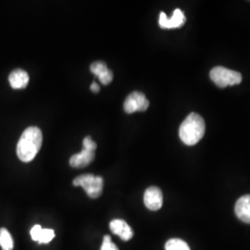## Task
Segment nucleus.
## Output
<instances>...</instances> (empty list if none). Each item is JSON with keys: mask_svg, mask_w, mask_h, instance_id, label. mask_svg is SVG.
I'll return each instance as SVG.
<instances>
[{"mask_svg": "<svg viewBox=\"0 0 250 250\" xmlns=\"http://www.w3.org/2000/svg\"><path fill=\"white\" fill-rule=\"evenodd\" d=\"M43 142L41 130L32 126L24 130L17 145V156L22 162H30L36 158Z\"/></svg>", "mask_w": 250, "mask_h": 250, "instance_id": "nucleus-1", "label": "nucleus"}, {"mask_svg": "<svg viewBox=\"0 0 250 250\" xmlns=\"http://www.w3.org/2000/svg\"><path fill=\"white\" fill-rule=\"evenodd\" d=\"M206 125L204 119L197 113H190L182 123L179 129V136L187 146H194L204 136Z\"/></svg>", "mask_w": 250, "mask_h": 250, "instance_id": "nucleus-2", "label": "nucleus"}, {"mask_svg": "<svg viewBox=\"0 0 250 250\" xmlns=\"http://www.w3.org/2000/svg\"><path fill=\"white\" fill-rule=\"evenodd\" d=\"M210 79L220 88H225L227 86H232L238 84L242 82V75L240 72L232 71L222 66L215 67L209 73Z\"/></svg>", "mask_w": 250, "mask_h": 250, "instance_id": "nucleus-3", "label": "nucleus"}, {"mask_svg": "<svg viewBox=\"0 0 250 250\" xmlns=\"http://www.w3.org/2000/svg\"><path fill=\"white\" fill-rule=\"evenodd\" d=\"M74 187H82L90 198H98L102 195L104 180L93 174H83L73 180Z\"/></svg>", "mask_w": 250, "mask_h": 250, "instance_id": "nucleus-4", "label": "nucleus"}, {"mask_svg": "<svg viewBox=\"0 0 250 250\" xmlns=\"http://www.w3.org/2000/svg\"><path fill=\"white\" fill-rule=\"evenodd\" d=\"M149 107V101L146 98L142 92L135 91L131 93L125 99L124 108L128 114H132L136 111H146Z\"/></svg>", "mask_w": 250, "mask_h": 250, "instance_id": "nucleus-5", "label": "nucleus"}, {"mask_svg": "<svg viewBox=\"0 0 250 250\" xmlns=\"http://www.w3.org/2000/svg\"><path fill=\"white\" fill-rule=\"evenodd\" d=\"M145 206L153 211L159 210L163 204V195L161 189L157 187L147 188L144 194Z\"/></svg>", "mask_w": 250, "mask_h": 250, "instance_id": "nucleus-6", "label": "nucleus"}, {"mask_svg": "<svg viewBox=\"0 0 250 250\" xmlns=\"http://www.w3.org/2000/svg\"><path fill=\"white\" fill-rule=\"evenodd\" d=\"M186 16L181 9H175L171 18H168L164 12H161L160 15L159 23L162 29H174L180 28L186 23Z\"/></svg>", "mask_w": 250, "mask_h": 250, "instance_id": "nucleus-7", "label": "nucleus"}, {"mask_svg": "<svg viewBox=\"0 0 250 250\" xmlns=\"http://www.w3.org/2000/svg\"><path fill=\"white\" fill-rule=\"evenodd\" d=\"M109 228L111 232L118 235L124 241H129L134 236L133 229L124 220L116 219L111 221L109 224Z\"/></svg>", "mask_w": 250, "mask_h": 250, "instance_id": "nucleus-8", "label": "nucleus"}, {"mask_svg": "<svg viewBox=\"0 0 250 250\" xmlns=\"http://www.w3.org/2000/svg\"><path fill=\"white\" fill-rule=\"evenodd\" d=\"M235 214L243 223L250 224V195L240 197L234 207Z\"/></svg>", "mask_w": 250, "mask_h": 250, "instance_id": "nucleus-9", "label": "nucleus"}, {"mask_svg": "<svg viewBox=\"0 0 250 250\" xmlns=\"http://www.w3.org/2000/svg\"><path fill=\"white\" fill-rule=\"evenodd\" d=\"M95 159V151L82 149L78 154L73 155L70 159V165L73 168H84L91 164Z\"/></svg>", "mask_w": 250, "mask_h": 250, "instance_id": "nucleus-10", "label": "nucleus"}, {"mask_svg": "<svg viewBox=\"0 0 250 250\" xmlns=\"http://www.w3.org/2000/svg\"><path fill=\"white\" fill-rule=\"evenodd\" d=\"M9 82L13 89H23L29 83V75L23 70H15L9 74Z\"/></svg>", "mask_w": 250, "mask_h": 250, "instance_id": "nucleus-11", "label": "nucleus"}, {"mask_svg": "<svg viewBox=\"0 0 250 250\" xmlns=\"http://www.w3.org/2000/svg\"><path fill=\"white\" fill-rule=\"evenodd\" d=\"M0 247L2 250H12L14 248L13 238L6 228L0 229Z\"/></svg>", "mask_w": 250, "mask_h": 250, "instance_id": "nucleus-12", "label": "nucleus"}, {"mask_svg": "<svg viewBox=\"0 0 250 250\" xmlns=\"http://www.w3.org/2000/svg\"><path fill=\"white\" fill-rule=\"evenodd\" d=\"M165 250H190L187 242L179 238H172L165 244Z\"/></svg>", "mask_w": 250, "mask_h": 250, "instance_id": "nucleus-13", "label": "nucleus"}, {"mask_svg": "<svg viewBox=\"0 0 250 250\" xmlns=\"http://www.w3.org/2000/svg\"><path fill=\"white\" fill-rule=\"evenodd\" d=\"M107 70V66L106 63L102 62H93L90 66V71L95 74L96 76L99 77L103 72H106Z\"/></svg>", "mask_w": 250, "mask_h": 250, "instance_id": "nucleus-14", "label": "nucleus"}, {"mask_svg": "<svg viewBox=\"0 0 250 250\" xmlns=\"http://www.w3.org/2000/svg\"><path fill=\"white\" fill-rule=\"evenodd\" d=\"M55 237V232L52 229H42L38 243L39 244H48Z\"/></svg>", "mask_w": 250, "mask_h": 250, "instance_id": "nucleus-15", "label": "nucleus"}, {"mask_svg": "<svg viewBox=\"0 0 250 250\" xmlns=\"http://www.w3.org/2000/svg\"><path fill=\"white\" fill-rule=\"evenodd\" d=\"M100 250H119V249L114 243H112L111 237L109 235H105Z\"/></svg>", "mask_w": 250, "mask_h": 250, "instance_id": "nucleus-16", "label": "nucleus"}, {"mask_svg": "<svg viewBox=\"0 0 250 250\" xmlns=\"http://www.w3.org/2000/svg\"><path fill=\"white\" fill-rule=\"evenodd\" d=\"M83 148L90 151H95L97 149V143L93 141L90 136H86L83 141Z\"/></svg>", "mask_w": 250, "mask_h": 250, "instance_id": "nucleus-17", "label": "nucleus"}, {"mask_svg": "<svg viewBox=\"0 0 250 250\" xmlns=\"http://www.w3.org/2000/svg\"><path fill=\"white\" fill-rule=\"evenodd\" d=\"M99 78L100 82H101V83L107 85V84H109V83L112 82V80H113V73H112V72H111L110 70L107 69V71L105 72H103V73L99 76Z\"/></svg>", "mask_w": 250, "mask_h": 250, "instance_id": "nucleus-18", "label": "nucleus"}, {"mask_svg": "<svg viewBox=\"0 0 250 250\" xmlns=\"http://www.w3.org/2000/svg\"><path fill=\"white\" fill-rule=\"evenodd\" d=\"M42 227L40 226V225H35L32 229H31V237H32V239L34 240V241L38 242V239H39V236H40V233H41V231H42Z\"/></svg>", "mask_w": 250, "mask_h": 250, "instance_id": "nucleus-19", "label": "nucleus"}, {"mask_svg": "<svg viewBox=\"0 0 250 250\" xmlns=\"http://www.w3.org/2000/svg\"><path fill=\"white\" fill-rule=\"evenodd\" d=\"M90 89L92 90L94 93H99L100 87H99V84L96 83H93L90 86Z\"/></svg>", "mask_w": 250, "mask_h": 250, "instance_id": "nucleus-20", "label": "nucleus"}]
</instances>
